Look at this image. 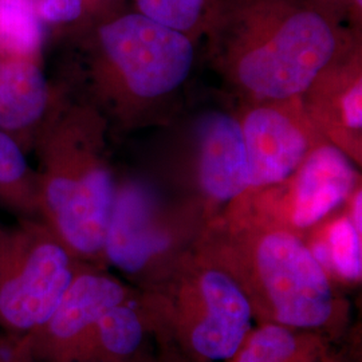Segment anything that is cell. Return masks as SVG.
<instances>
[{"instance_id":"16","label":"cell","mask_w":362,"mask_h":362,"mask_svg":"<svg viewBox=\"0 0 362 362\" xmlns=\"http://www.w3.org/2000/svg\"><path fill=\"white\" fill-rule=\"evenodd\" d=\"M361 235L349 216H342L330 224L325 239L330 251L332 270L349 282L361 279Z\"/></svg>"},{"instance_id":"12","label":"cell","mask_w":362,"mask_h":362,"mask_svg":"<svg viewBox=\"0 0 362 362\" xmlns=\"http://www.w3.org/2000/svg\"><path fill=\"white\" fill-rule=\"evenodd\" d=\"M46 103L47 88L37 66L0 61V127L18 129L33 124Z\"/></svg>"},{"instance_id":"19","label":"cell","mask_w":362,"mask_h":362,"mask_svg":"<svg viewBox=\"0 0 362 362\" xmlns=\"http://www.w3.org/2000/svg\"><path fill=\"white\" fill-rule=\"evenodd\" d=\"M26 161L13 140L0 132V182H13L23 176Z\"/></svg>"},{"instance_id":"4","label":"cell","mask_w":362,"mask_h":362,"mask_svg":"<svg viewBox=\"0 0 362 362\" xmlns=\"http://www.w3.org/2000/svg\"><path fill=\"white\" fill-rule=\"evenodd\" d=\"M181 298V336L187 349L206 362L231 361L251 333L252 303L228 267L202 266Z\"/></svg>"},{"instance_id":"3","label":"cell","mask_w":362,"mask_h":362,"mask_svg":"<svg viewBox=\"0 0 362 362\" xmlns=\"http://www.w3.org/2000/svg\"><path fill=\"white\" fill-rule=\"evenodd\" d=\"M101 43L127 89L141 101H160L182 86L194 62L185 33L143 13H128L105 25Z\"/></svg>"},{"instance_id":"8","label":"cell","mask_w":362,"mask_h":362,"mask_svg":"<svg viewBox=\"0 0 362 362\" xmlns=\"http://www.w3.org/2000/svg\"><path fill=\"white\" fill-rule=\"evenodd\" d=\"M168 246L153 194L139 184L125 185L116 192L104 251L117 269L139 274Z\"/></svg>"},{"instance_id":"17","label":"cell","mask_w":362,"mask_h":362,"mask_svg":"<svg viewBox=\"0 0 362 362\" xmlns=\"http://www.w3.org/2000/svg\"><path fill=\"white\" fill-rule=\"evenodd\" d=\"M137 6L157 23L187 33L199 22L206 0H137Z\"/></svg>"},{"instance_id":"15","label":"cell","mask_w":362,"mask_h":362,"mask_svg":"<svg viewBox=\"0 0 362 362\" xmlns=\"http://www.w3.org/2000/svg\"><path fill=\"white\" fill-rule=\"evenodd\" d=\"M42 38L37 0H0V46L28 55L38 50Z\"/></svg>"},{"instance_id":"2","label":"cell","mask_w":362,"mask_h":362,"mask_svg":"<svg viewBox=\"0 0 362 362\" xmlns=\"http://www.w3.org/2000/svg\"><path fill=\"white\" fill-rule=\"evenodd\" d=\"M250 267L272 324L318 330L334 322L330 278L297 233L286 228L259 233L250 248Z\"/></svg>"},{"instance_id":"21","label":"cell","mask_w":362,"mask_h":362,"mask_svg":"<svg viewBox=\"0 0 362 362\" xmlns=\"http://www.w3.org/2000/svg\"><path fill=\"white\" fill-rule=\"evenodd\" d=\"M351 223L357 228L358 233H362V194L361 189L354 191L353 194V203H351V215L349 216Z\"/></svg>"},{"instance_id":"13","label":"cell","mask_w":362,"mask_h":362,"mask_svg":"<svg viewBox=\"0 0 362 362\" xmlns=\"http://www.w3.org/2000/svg\"><path fill=\"white\" fill-rule=\"evenodd\" d=\"M298 330L282 325H263L250 333L233 358V362H313L314 351Z\"/></svg>"},{"instance_id":"20","label":"cell","mask_w":362,"mask_h":362,"mask_svg":"<svg viewBox=\"0 0 362 362\" xmlns=\"http://www.w3.org/2000/svg\"><path fill=\"white\" fill-rule=\"evenodd\" d=\"M85 0H37L42 21L49 23H69L83 11Z\"/></svg>"},{"instance_id":"22","label":"cell","mask_w":362,"mask_h":362,"mask_svg":"<svg viewBox=\"0 0 362 362\" xmlns=\"http://www.w3.org/2000/svg\"><path fill=\"white\" fill-rule=\"evenodd\" d=\"M354 1H356L358 6H361L362 0H354Z\"/></svg>"},{"instance_id":"5","label":"cell","mask_w":362,"mask_h":362,"mask_svg":"<svg viewBox=\"0 0 362 362\" xmlns=\"http://www.w3.org/2000/svg\"><path fill=\"white\" fill-rule=\"evenodd\" d=\"M300 98L258 103L239 121L246 146L248 189L290 180L315 146L314 122L299 104Z\"/></svg>"},{"instance_id":"7","label":"cell","mask_w":362,"mask_h":362,"mask_svg":"<svg viewBox=\"0 0 362 362\" xmlns=\"http://www.w3.org/2000/svg\"><path fill=\"white\" fill-rule=\"evenodd\" d=\"M112 175L93 168L77 177H55L47 187V203L66 243L79 254L104 251L116 197Z\"/></svg>"},{"instance_id":"18","label":"cell","mask_w":362,"mask_h":362,"mask_svg":"<svg viewBox=\"0 0 362 362\" xmlns=\"http://www.w3.org/2000/svg\"><path fill=\"white\" fill-rule=\"evenodd\" d=\"M337 122L354 136H360L362 129V82L360 76L342 89L337 103Z\"/></svg>"},{"instance_id":"11","label":"cell","mask_w":362,"mask_h":362,"mask_svg":"<svg viewBox=\"0 0 362 362\" xmlns=\"http://www.w3.org/2000/svg\"><path fill=\"white\" fill-rule=\"evenodd\" d=\"M127 300L118 281L101 274L74 276L65 296L43 327L58 345H73L94 330L105 313Z\"/></svg>"},{"instance_id":"6","label":"cell","mask_w":362,"mask_h":362,"mask_svg":"<svg viewBox=\"0 0 362 362\" xmlns=\"http://www.w3.org/2000/svg\"><path fill=\"white\" fill-rule=\"evenodd\" d=\"M74 274L64 247H35L19 270L0 281V322L16 332L43 327L65 296Z\"/></svg>"},{"instance_id":"10","label":"cell","mask_w":362,"mask_h":362,"mask_svg":"<svg viewBox=\"0 0 362 362\" xmlns=\"http://www.w3.org/2000/svg\"><path fill=\"white\" fill-rule=\"evenodd\" d=\"M197 177L215 202H231L248 191L246 146L238 118L212 113L197 132Z\"/></svg>"},{"instance_id":"9","label":"cell","mask_w":362,"mask_h":362,"mask_svg":"<svg viewBox=\"0 0 362 362\" xmlns=\"http://www.w3.org/2000/svg\"><path fill=\"white\" fill-rule=\"evenodd\" d=\"M290 180V221L298 230H306L354 194L357 170L341 146L321 144L311 149Z\"/></svg>"},{"instance_id":"14","label":"cell","mask_w":362,"mask_h":362,"mask_svg":"<svg viewBox=\"0 0 362 362\" xmlns=\"http://www.w3.org/2000/svg\"><path fill=\"white\" fill-rule=\"evenodd\" d=\"M101 351L115 360H127L144 342L145 326L140 311L127 300L106 311L93 330Z\"/></svg>"},{"instance_id":"1","label":"cell","mask_w":362,"mask_h":362,"mask_svg":"<svg viewBox=\"0 0 362 362\" xmlns=\"http://www.w3.org/2000/svg\"><path fill=\"white\" fill-rule=\"evenodd\" d=\"M336 28L303 6L257 11L230 38L221 54L228 79L257 103L300 98L333 64Z\"/></svg>"}]
</instances>
